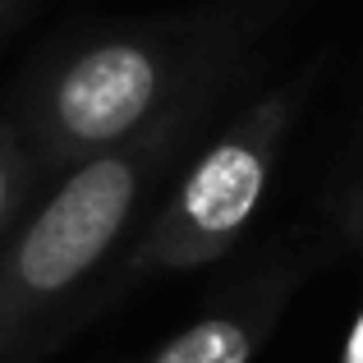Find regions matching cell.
Here are the masks:
<instances>
[{"instance_id":"obj_6","label":"cell","mask_w":363,"mask_h":363,"mask_svg":"<svg viewBox=\"0 0 363 363\" xmlns=\"http://www.w3.org/2000/svg\"><path fill=\"white\" fill-rule=\"evenodd\" d=\"M340 235L345 244L363 248V143H359V157H354V170L345 179V198H340Z\"/></svg>"},{"instance_id":"obj_5","label":"cell","mask_w":363,"mask_h":363,"mask_svg":"<svg viewBox=\"0 0 363 363\" xmlns=\"http://www.w3.org/2000/svg\"><path fill=\"white\" fill-rule=\"evenodd\" d=\"M37 184H42V170H37L33 152L23 147L14 120L0 111V244L28 216V203H33Z\"/></svg>"},{"instance_id":"obj_3","label":"cell","mask_w":363,"mask_h":363,"mask_svg":"<svg viewBox=\"0 0 363 363\" xmlns=\"http://www.w3.org/2000/svg\"><path fill=\"white\" fill-rule=\"evenodd\" d=\"M313 69L257 92L207 143L184 152L179 175L147 207L133 244L124 248L111 285L166 272H198L230 253L248 235L272 184L276 157L308 97Z\"/></svg>"},{"instance_id":"obj_7","label":"cell","mask_w":363,"mask_h":363,"mask_svg":"<svg viewBox=\"0 0 363 363\" xmlns=\"http://www.w3.org/2000/svg\"><path fill=\"white\" fill-rule=\"evenodd\" d=\"M42 5H46V0H0V46H5L9 37L23 33V28L37 18Z\"/></svg>"},{"instance_id":"obj_1","label":"cell","mask_w":363,"mask_h":363,"mask_svg":"<svg viewBox=\"0 0 363 363\" xmlns=\"http://www.w3.org/2000/svg\"><path fill=\"white\" fill-rule=\"evenodd\" d=\"M290 0H207L124 18L51 46L14 88V120L42 175L138 138L170 111L230 92Z\"/></svg>"},{"instance_id":"obj_4","label":"cell","mask_w":363,"mask_h":363,"mask_svg":"<svg viewBox=\"0 0 363 363\" xmlns=\"http://www.w3.org/2000/svg\"><path fill=\"white\" fill-rule=\"evenodd\" d=\"M308 272L313 253H276L272 262L221 290L189 327L161 340L147 363H253Z\"/></svg>"},{"instance_id":"obj_2","label":"cell","mask_w":363,"mask_h":363,"mask_svg":"<svg viewBox=\"0 0 363 363\" xmlns=\"http://www.w3.org/2000/svg\"><path fill=\"white\" fill-rule=\"evenodd\" d=\"M225 92L170 111L138 138L79 161L0 244V363H37L65 308L133 244L157 189Z\"/></svg>"},{"instance_id":"obj_8","label":"cell","mask_w":363,"mask_h":363,"mask_svg":"<svg viewBox=\"0 0 363 363\" xmlns=\"http://www.w3.org/2000/svg\"><path fill=\"white\" fill-rule=\"evenodd\" d=\"M340 363H363V303L350 322V336H345V350H340Z\"/></svg>"}]
</instances>
